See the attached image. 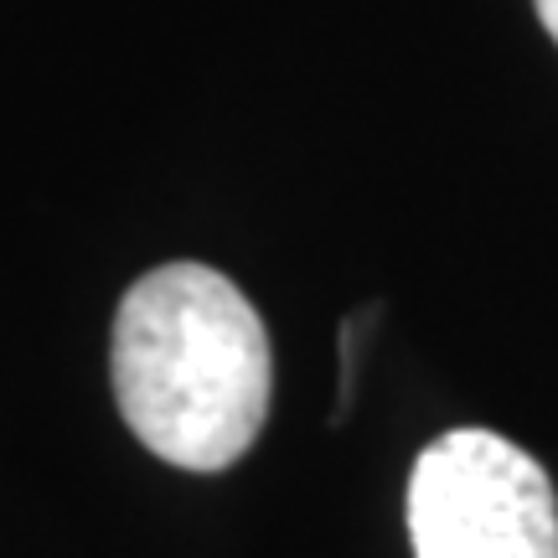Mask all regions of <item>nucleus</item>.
<instances>
[{
  "instance_id": "3",
  "label": "nucleus",
  "mask_w": 558,
  "mask_h": 558,
  "mask_svg": "<svg viewBox=\"0 0 558 558\" xmlns=\"http://www.w3.org/2000/svg\"><path fill=\"white\" fill-rule=\"evenodd\" d=\"M538 16H543V26H548V37L558 41V0H538Z\"/></svg>"
},
{
  "instance_id": "2",
  "label": "nucleus",
  "mask_w": 558,
  "mask_h": 558,
  "mask_svg": "<svg viewBox=\"0 0 558 558\" xmlns=\"http://www.w3.org/2000/svg\"><path fill=\"white\" fill-rule=\"evenodd\" d=\"M414 558H558L554 481L492 429H450L409 476Z\"/></svg>"
},
{
  "instance_id": "1",
  "label": "nucleus",
  "mask_w": 558,
  "mask_h": 558,
  "mask_svg": "<svg viewBox=\"0 0 558 558\" xmlns=\"http://www.w3.org/2000/svg\"><path fill=\"white\" fill-rule=\"evenodd\" d=\"M114 403L150 456L222 471L269 414V337L239 284L207 264H160L114 316Z\"/></svg>"
}]
</instances>
